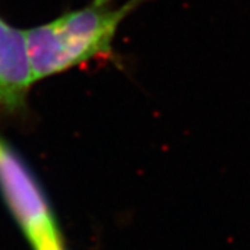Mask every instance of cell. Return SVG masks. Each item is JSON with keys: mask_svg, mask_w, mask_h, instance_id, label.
<instances>
[{"mask_svg": "<svg viewBox=\"0 0 250 250\" xmlns=\"http://www.w3.org/2000/svg\"><path fill=\"white\" fill-rule=\"evenodd\" d=\"M147 1L152 0H126L114 7L113 0H92L82 9L25 31L35 82L93 59L108 57L120 24Z\"/></svg>", "mask_w": 250, "mask_h": 250, "instance_id": "6da1fadb", "label": "cell"}, {"mask_svg": "<svg viewBox=\"0 0 250 250\" xmlns=\"http://www.w3.org/2000/svg\"><path fill=\"white\" fill-rule=\"evenodd\" d=\"M0 195L32 248L62 239L52 205L35 174L0 135Z\"/></svg>", "mask_w": 250, "mask_h": 250, "instance_id": "7a4b0ae2", "label": "cell"}, {"mask_svg": "<svg viewBox=\"0 0 250 250\" xmlns=\"http://www.w3.org/2000/svg\"><path fill=\"white\" fill-rule=\"evenodd\" d=\"M35 83L25 31L0 18V110L20 113Z\"/></svg>", "mask_w": 250, "mask_h": 250, "instance_id": "3957f363", "label": "cell"}, {"mask_svg": "<svg viewBox=\"0 0 250 250\" xmlns=\"http://www.w3.org/2000/svg\"><path fill=\"white\" fill-rule=\"evenodd\" d=\"M34 250H65L62 239L57 241H46L34 246Z\"/></svg>", "mask_w": 250, "mask_h": 250, "instance_id": "277c9868", "label": "cell"}]
</instances>
